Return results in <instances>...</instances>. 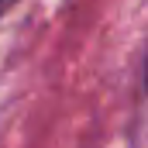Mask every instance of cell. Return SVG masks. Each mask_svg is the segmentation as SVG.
I'll use <instances>...</instances> for the list:
<instances>
[{"label": "cell", "instance_id": "6da1fadb", "mask_svg": "<svg viewBox=\"0 0 148 148\" xmlns=\"http://www.w3.org/2000/svg\"><path fill=\"white\" fill-rule=\"evenodd\" d=\"M14 3H17V0H0V17H3V14H7V10L14 7Z\"/></svg>", "mask_w": 148, "mask_h": 148}, {"label": "cell", "instance_id": "7a4b0ae2", "mask_svg": "<svg viewBox=\"0 0 148 148\" xmlns=\"http://www.w3.org/2000/svg\"><path fill=\"white\" fill-rule=\"evenodd\" d=\"M145 86H148V73H145Z\"/></svg>", "mask_w": 148, "mask_h": 148}]
</instances>
